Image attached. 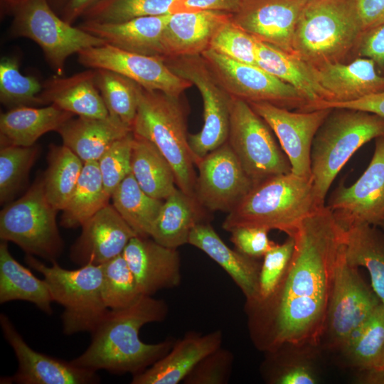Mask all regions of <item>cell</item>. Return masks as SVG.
Returning <instances> with one entry per match:
<instances>
[{
  "mask_svg": "<svg viewBox=\"0 0 384 384\" xmlns=\"http://www.w3.org/2000/svg\"><path fill=\"white\" fill-rule=\"evenodd\" d=\"M21 300L34 304L47 314L53 299L46 281L36 277L11 255L8 242L0 244V303Z\"/></svg>",
  "mask_w": 384,
  "mask_h": 384,
  "instance_id": "32",
  "label": "cell"
},
{
  "mask_svg": "<svg viewBox=\"0 0 384 384\" xmlns=\"http://www.w3.org/2000/svg\"><path fill=\"white\" fill-rule=\"evenodd\" d=\"M348 108L373 113L384 117V90L346 102H319L309 108V111L322 108Z\"/></svg>",
  "mask_w": 384,
  "mask_h": 384,
  "instance_id": "51",
  "label": "cell"
},
{
  "mask_svg": "<svg viewBox=\"0 0 384 384\" xmlns=\"http://www.w3.org/2000/svg\"><path fill=\"white\" fill-rule=\"evenodd\" d=\"M209 212L198 200L178 187L163 203L153 225L150 238L171 248L188 244L192 230L210 223Z\"/></svg>",
  "mask_w": 384,
  "mask_h": 384,
  "instance_id": "30",
  "label": "cell"
},
{
  "mask_svg": "<svg viewBox=\"0 0 384 384\" xmlns=\"http://www.w3.org/2000/svg\"><path fill=\"white\" fill-rule=\"evenodd\" d=\"M131 132L132 129L110 114L105 118H71L57 130L63 144L83 162L97 161L114 142Z\"/></svg>",
  "mask_w": 384,
  "mask_h": 384,
  "instance_id": "29",
  "label": "cell"
},
{
  "mask_svg": "<svg viewBox=\"0 0 384 384\" xmlns=\"http://www.w3.org/2000/svg\"><path fill=\"white\" fill-rule=\"evenodd\" d=\"M13 1H15V0H1V2L3 4V6H4V5Z\"/></svg>",
  "mask_w": 384,
  "mask_h": 384,
  "instance_id": "57",
  "label": "cell"
},
{
  "mask_svg": "<svg viewBox=\"0 0 384 384\" xmlns=\"http://www.w3.org/2000/svg\"><path fill=\"white\" fill-rule=\"evenodd\" d=\"M95 70V82L109 114L132 130L140 85L116 72L106 69Z\"/></svg>",
  "mask_w": 384,
  "mask_h": 384,
  "instance_id": "38",
  "label": "cell"
},
{
  "mask_svg": "<svg viewBox=\"0 0 384 384\" xmlns=\"http://www.w3.org/2000/svg\"><path fill=\"white\" fill-rule=\"evenodd\" d=\"M269 230L258 227L233 230L230 240L240 252L252 258L263 257L276 243L268 237Z\"/></svg>",
  "mask_w": 384,
  "mask_h": 384,
  "instance_id": "48",
  "label": "cell"
},
{
  "mask_svg": "<svg viewBox=\"0 0 384 384\" xmlns=\"http://www.w3.org/2000/svg\"><path fill=\"white\" fill-rule=\"evenodd\" d=\"M95 69L73 75L54 77L43 85L39 97L45 104H53L78 117L105 118L108 111L95 82Z\"/></svg>",
  "mask_w": 384,
  "mask_h": 384,
  "instance_id": "27",
  "label": "cell"
},
{
  "mask_svg": "<svg viewBox=\"0 0 384 384\" xmlns=\"http://www.w3.org/2000/svg\"><path fill=\"white\" fill-rule=\"evenodd\" d=\"M220 330L201 335L189 332L174 343L169 351L144 371L134 375L132 384H177L222 343Z\"/></svg>",
  "mask_w": 384,
  "mask_h": 384,
  "instance_id": "22",
  "label": "cell"
},
{
  "mask_svg": "<svg viewBox=\"0 0 384 384\" xmlns=\"http://www.w3.org/2000/svg\"><path fill=\"white\" fill-rule=\"evenodd\" d=\"M325 206L318 198L313 178L289 172L270 177L252 186L228 213L222 227L278 230L291 236L302 220Z\"/></svg>",
  "mask_w": 384,
  "mask_h": 384,
  "instance_id": "3",
  "label": "cell"
},
{
  "mask_svg": "<svg viewBox=\"0 0 384 384\" xmlns=\"http://www.w3.org/2000/svg\"><path fill=\"white\" fill-rule=\"evenodd\" d=\"M356 55L372 60L378 72L384 75V23L363 32Z\"/></svg>",
  "mask_w": 384,
  "mask_h": 384,
  "instance_id": "49",
  "label": "cell"
},
{
  "mask_svg": "<svg viewBox=\"0 0 384 384\" xmlns=\"http://www.w3.org/2000/svg\"><path fill=\"white\" fill-rule=\"evenodd\" d=\"M39 153L36 146H1L0 201H10L26 180Z\"/></svg>",
  "mask_w": 384,
  "mask_h": 384,
  "instance_id": "43",
  "label": "cell"
},
{
  "mask_svg": "<svg viewBox=\"0 0 384 384\" xmlns=\"http://www.w3.org/2000/svg\"><path fill=\"white\" fill-rule=\"evenodd\" d=\"M167 313L163 300L145 295L127 308L109 310L91 332L87 348L71 363L116 374L134 375L144 371L166 354L174 342L144 343L139 337L140 329L148 323L163 321Z\"/></svg>",
  "mask_w": 384,
  "mask_h": 384,
  "instance_id": "2",
  "label": "cell"
},
{
  "mask_svg": "<svg viewBox=\"0 0 384 384\" xmlns=\"http://www.w3.org/2000/svg\"><path fill=\"white\" fill-rule=\"evenodd\" d=\"M74 114L53 104L19 106L0 115L1 146H31L43 134L56 131Z\"/></svg>",
  "mask_w": 384,
  "mask_h": 384,
  "instance_id": "31",
  "label": "cell"
},
{
  "mask_svg": "<svg viewBox=\"0 0 384 384\" xmlns=\"http://www.w3.org/2000/svg\"><path fill=\"white\" fill-rule=\"evenodd\" d=\"M277 384H315L317 378L312 369L306 364L298 363L283 369L274 379Z\"/></svg>",
  "mask_w": 384,
  "mask_h": 384,
  "instance_id": "53",
  "label": "cell"
},
{
  "mask_svg": "<svg viewBox=\"0 0 384 384\" xmlns=\"http://www.w3.org/2000/svg\"><path fill=\"white\" fill-rule=\"evenodd\" d=\"M100 265L102 297L108 309L127 308L143 296L122 254Z\"/></svg>",
  "mask_w": 384,
  "mask_h": 384,
  "instance_id": "40",
  "label": "cell"
},
{
  "mask_svg": "<svg viewBox=\"0 0 384 384\" xmlns=\"http://www.w3.org/2000/svg\"><path fill=\"white\" fill-rule=\"evenodd\" d=\"M363 381L370 384H384V348L375 366L364 371Z\"/></svg>",
  "mask_w": 384,
  "mask_h": 384,
  "instance_id": "55",
  "label": "cell"
},
{
  "mask_svg": "<svg viewBox=\"0 0 384 384\" xmlns=\"http://www.w3.org/2000/svg\"><path fill=\"white\" fill-rule=\"evenodd\" d=\"M346 230L324 206L291 235L293 253L275 293L247 304L254 341L264 350L315 346L326 330L335 268Z\"/></svg>",
  "mask_w": 384,
  "mask_h": 384,
  "instance_id": "1",
  "label": "cell"
},
{
  "mask_svg": "<svg viewBox=\"0 0 384 384\" xmlns=\"http://www.w3.org/2000/svg\"><path fill=\"white\" fill-rule=\"evenodd\" d=\"M378 226L381 228L382 231L384 233V218H383V219L381 220V222L380 223V224H379Z\"/></svg>",
  "mask_w": 384,
  "mask_h": 384,
  "instance_id": "58",
  "label": "cell"
},
{
  "mask_svg": "<svg viewBox=\"0 0 384 384\" xmlns=\"http://www.w3.org/2000/svg\"><path fill=\"white\" fill-rule=\"evenodd\" d=\"M384 135V117L366 111L331 108L311 149V171L319 200L325 204L334 180L353 154Z\"/></svg>",
  "mask_w": 384,
  "mask_h": 384,
  "instance_id": "6",
  "label": "cell"
},
{
  "mask_svg": "<svg viewBox=\"0 0 384 384\" xmlns=\"http://www.w3.org/2000/svg\"><path fill=\"white\" fill-rule=\"evenodd\" d=\"M363 32L384 23V0H354Z\"/></svg>",
  "mask_w": 384,
  "mask_h": 384,
  "instance_id": "52",
  "label": "cell"
},
{
  "mask_svg": "<svg viewBox=\"0 0 384 384\" xmlns=\"http://www.w3.org/2000/svg\"><path fill=\"white\" fill-rule=\"evenodd\" d=\"M133 132L114 142L97 161L104 188L112 193L122 180L131 173Z\"/></svg>",
  "mask_w": 384,
  "mask_h": 384,
  "instance_id": "46",
  "label": "cell"
},
{
  "mask_svg": "<svg viewBox=\"0 0 384 384\" xmlns=\"http://www.w3.org/2000/svg\"><path fill=\"white\" fill-rule=\"evenodd\" d=\"M3 7L13 16L11 33L37 43L58 76L69 56L106 43L59 17L48 0H15Z\"/></svg>",
  "mask_w": 384,
  "mask_h": 384,
  "instance_id": "8",
  "label": "cell"
},
{
  "mask_svg": "<svg viewBox=\"0 0 384 384\" xmlns=\"http://www.w3.org/2000/svg\"><path fill=\"white\" fill-rule=\"evenodd\" d=\"M50 6L55 10V11L61 12L65 4L69 0H48Z\"/></svg>",
  "mask_w": 384,
  "mask_h": 384,
  "instance_id": "56",
  "label": "cell"
},
{
  "mask_svg": "<svg viewBox=\"0 0 384 384\" xmlns=\"http://www.w3.org/2000/svg\"><path fill=\"white\" fill-rule=\"evenodd\" d=\"M178 76L189 81L200 92L203 102V125L188 134L195 165L208 153L228 142L233 97L214 76L201 55L164 58Z\"/></svg>",
  "mask_w": 384,
  "mask_h": 384,
  "instance_id": "10",
  "label": "cell"
},
{
  "mask_svg": "<svg viewBox=\"0 0 384 384\" xmlns=\"http://www.w3.org/2000/svg\"><path fill=\"white\" fill-rule=\"evenodd\" d=\"M132 132L158 148L174 170L177 187L195 197L197 175L188 143L186 110L181 97L140 86Z\"/></svg>",
  "mask_w": 384,
  "mask_h": 384,
  "instance_id": "5",
  "label": "cell"
},
{
  "mask_svg": "<svg viewBox=\"0 0 384 384\" xmlns=\"http://www.w3.org/2000/svg\"><path fill=\"white\" fill-rule=\"evenodd\" d=\"M242 0H175L171 14L177 12H195L215 11L235 14Z\"/></svg>",
  "mask_w": 384,
  "mask_h": 384,
  "instance_id": "50",
  "label": "cell"
},
{
  "mask_svg": "<svg viewBox=\"0 0 384 384\" xmlns=\"http://www.w3.org/2000/svg\"><path fill=\"white\" fill-rule=\"evenodd\" d=\"M375 141L366 171L353 184L340 183L327 205L345 230L363 224L377 227L384 218V135Z\"/></svg>",
  "mask_w": 384,
  "mask_h": 384,
  "instance_id": "14",
  "label": "cell"
},
{
  "mask_svg": "<svg viewBox=\"0 0 384 384\" xmlns=\"http://www.w3.org/2000/svg\"><path fill=\"white\" fill-rule=\"evenodd\" d=\"M70 248L72 261L80 265H102L122 254L129 240L138 236L116 210L107 204L85 221Z\"/></svg>",
  "mask_w": 384,
  "mask_h": 384,
  "instance_id": "20",
  "label": "cell"
},
{
  "mask_svg": "<svg viewBox=\"0 0 384 384\" xmlns=\"http://www.w3.org/2000/svg\"><path fill=\"white\" fill-rule=\"evenodd\" d=\"M232 15L215 11L171 14L162 35L163 58L201 55Z\"/></svg>",
  "mask_w": 384,
  "mask_h": 384,
  "instance_id": "24",
  "label": "cell"
},
{
  "mask_svg": "<svg viewBox=\"0 0 384 384\" xmlns=\"http://www.w3.org/2000/svg\"><path fill=\"white\" fill-rule=\"evenodd\" d=\"M83 165L84 162L65 145L50 146L48 168L42 176L46 198L58 211L65 206Z\"/></svg>",
  "mask_w": 384,
  "mask_h": 384,
  "instance_id": "37",
  "label": "cell"
},
{
  "mask_svg": "<svg viewBox=\"0 0 384 384\" xmlns=\"http://www.w3.org/2000/svg\"><path fill=\"white\" fill-rule=\"evenodd\" d=\"M43 85L33 77L23 75L14 57H4L0 62V100L11 108L43 105L39 95Z\"/></svg>",
  "mask_w": 384,
  "mask_h": 384,
  "instance_id": "42",
  "label": "cell"
},
{
  "mask_svg": "<svg viewBox=\"0 0 384 384\" xmlns=\"http://www.w3.org/2000/svg\"><path fill=\"white\" fill-rule=\"evenodd\" d=\"M0 325L4 338L18 361V369L11 381L19 384H93L100 382L95 370L32 349L4 313L0 314Z\"/></svg>",
  "mask_w": 384,
  "mask_h": 384,
  "instance_id": "18",
  "label": "cell"
},
{
  "mask_svg": "<svg viewBox=\"0 0 384 384\" xmlns=\"http://www.w3.org/2000/svg\"><path fill=\"white\" fill-rule=\"evenodd\" d=\"M307 1L242 0L232 20L257 40L293 53L295 29Z\"/></svg>",
  "mask_w": 384,
  "mask_h": 384,
  "instance_id": "19",
  "label": "cell"
},
{
  "mask_svg": "<svg viewBox=\"0 0 384 384\" xmlns=\"http://www.w3.org/2000/svg\"><path fill=\"white\" fill-rule=\"evenodd\" d=\"M131 173L141 188L150 196L164 201L177 188L174 170L158 148L134 134Z\"/></svg>",
  "mask_w": 384,
  "mask_h": 384,
  "instance_id": "33",
  "label": "cell"
},
{
  "mask_svg": "<svg viewBox=\"0 0 384 384\" xmlns=\"http://www.w3.org/2000/svg\"><path fill=\"white\" fill-rule=\"evenodd\" d=\"M188 244L201 250L218 263L240 289L247 303L256 301L261 265L255 258L229 247L210 223L196 225L190 233Z\"/></svg>",
  "mask_w": 384,
  "mask_h": 384,
  "instance_id": "26",
  "label": "cell"
},
{
  "mask_svg": "<svg viewBox=\"0 0 384 384\" xmlns=\"http://www.w3.org/2000/svg\"><path fill=\"white\" fill-rule=\"evenodd\" d=\"M380 304L358 267L347 261L343 244L336 265L326 326L334 344L341 348Z\"/></svg>",
  "mask_w": 384,
  "mask_h": 384,
  "instance_id": "13",
  "label": "cell"
},
{
  "mask_svg": "<svg viewBox=\"0 0 384 384\" xmlns=\"http://www.w3.org/2000/svg\"><path fill=\"white\" fill-rule=\"evenodd\" d=\"M170 14L139 17L119 23L84 21L78 27L119 49L164 58L162 35Z\"/></svg>",
  "mask_w": 384,
  "mask_h": 384,
  "instance_id": "23",
  "label": "cell"
},
{
  "mask_svg": "<svg viewBox=\"0 0 384 384\" xmlns=\"http://www.w3.org/2000/svg\"><path fill=\"white\" fill-rule=\"evenodd\" d=\"M175 0H100L82 16L84 21L119 23L133 18L167 15Z\"/></svg>",
  "mask_w": 384,
  "mask_h": 384,
  "instance_id": "41",
  "label": "cell"
},
{
  "mask_svg": "<svg viewBox=\"0 0 384 384\" xmlns=\"http://www.w3.org/2000/svg\"><path fill=\"white\" fill-rule=\"evenodd\" d=\"M194 196L208 211L230 212L254 186L228 142L196 164Z\"/></svg>",
  "mask_w": 384,
  "mask_h": 384,
  "instance_id": "16",
  "label": "cell"
},
{
  "mask_svg": "<svg viewBox=\"0 0 384 384\" xmlns=\"http://www.w3.org/2000/svg\"><path fill=\"white\" fill-rule=\"evenodd\" d=\"M110 199L112 205L138 236L150 237L164 201L146 193L132 173L117 186Z\"/></svg>",
  "mask_w": 384,
  "mask_h": 384,
  "instance_id": "36",
  "label": "cell"
},
{
  "mask_svg": "<svg viewBox=\"0 0 384 384\" xmlns=\"http://www.w3.org/2000/svg\"><path fill=\"white\" fill-rule=\"evenodd\" d=\"M209 48L233 60L257 65L255 37L234 23L232 17L215 33Z\"/></svg>",
  "mask_w": 384,
  "mask_h": 384,
  "instance_id": "44",
  "label": "cell"
},
{
  "mask_svg": "<svg viewBox=\"0 0 384 384\" xmlns=\"http://www.w3.org/2000/svg\"><path fill=\"white\" fill-rule=\"evenodd\" d=\"M269 125L287 156L292 172L311 178V149L314 136L331 108L296 111L265 102H247Z\"/></svg>",
  "mask_w": 384,
  "mask_h": 384,
  "instance_id": "17",
  "label": "cell"
},
{
  "mask_svg": "<svg viewBox=\"0 0 384 384\" xmlns=\"http://www.w3.org/2000/svg\"><path fill=\"white\" fill-rule=\"evenodd\" d=\"M100 0H69L61 14V18L70 24H73L93 5Z\"/></svg>",
  "mask_w": 384,
  "mask_h": 384,
  "instance_id": "54",
  "label": "cell"
},
{
  "mask_svg": "<svg viewBox=\"0 0 384 384\" xmlns=\"http://www.w3.org/2000/svg\"><path fill=\"white\" fill-rule=\"evenodd\" d=\"M341 348L351 363L364 371L372 369L384 348V305L381 303L348 338Z\"/></svg>",
  "mask_w": 384,
  "mask_h": 384,
  "instance_id": "39",
  "label": "cell"
},
{
  "mask_svg": "<svg viewBox=\"0 0 384 384\" xmlns=\"http://www.w3.org/2000/svg\"><path fill=\"white\" fill-rule=\"evenodd\" d=\"M294 245V238L288 236L284 242L276 243L263 256L259 275L257 298L255 302L247 304L262 303L275 293L288 268Z\"/></svg>",
  "mask_w": 384,
  "mask_h": 384,
  "instance_id": "45",
  "label": "cell"
},
{
  "mask_svg": "<svg viewBox=\"0 0 384 384\" xmlns=\"http://www.w3.org/2000/svg\"><path fill=\"white\" fill-rule=\"evenodd\" d=\"M57 213L46 198L40 176L22 197L1 210L0 238L15 243L27 255L56 261L63 249Z\"/></svg>",
  "mask_w": 384,
  "mask_h": 384,
  "instance_id": "9",
  "label": "cell"
},
{
  "mask_svg": "<svg viewBox=\"0 0 384 384\" xmlns=\"http://www.w3.org/2000/svg\"><path fill=\"white\" fill-rule=\"evenodd\" d=\"M122 255L142 295L151 296L181 283V259L175 248L164 246L150 237L135 236L127 243Z\"/></svg>",
  "mask_w": 384,
  "mask_h": 384,
  "instance_id": "21",
  "label": "cell"
},
{
  "mask_svg": "<svg viewBox=\"0 0 384 384\" xmlns=\"http://www.w3.org/2000/svg\"><path fill=\"white\" fill-rule=\"evenodd\" d=\"M228 143L254 185L292 171L269 125L247 102L234 97Z\"/></svg>",
  "mask_w": 384,
  "mask_h": 384,
  "instance_id": "11",
  "label": "cell"
},
{
  "mask_svg": "<svg viewBox=\"0 0 384 384\" xmlns=\"http://www.w3.org/2000/svg\"><path fill=\"white\" fill-rule=\"evenodd\" d=\"M314 67L319 82L331 96L330 102L353 101L384 90V75L369 58Z\"/></svg>",
  "mask_w": 384,
  "mask_h": 384,
  "instance_id": "25",
  "label": "cell"
},
{
  "mask_svg": "<svg viewBox=\"0 0 384 384\" xmlns=\"http://www.w3.org/2000/svg\"><path fill=\"white\" fill-rule=\"evenodd\" d=\"M233 356L220 347L201 360L184 379L189 384H222L231 370Z\"/></svg>",
  "mask_w": 384,
  "mask_h": 384,
  "instance_id": "47",
  "label": "cell"
},
{
  "mask_svg": "<svg viewBox=\"0 0 384 384\" xmlns=\"http://www.w3.org/2000/svg\"><path fill=\"white\" fill-rule=\"evenodd\" d=\"M363 31L354 0H308L299 16L293 54L313 66L357 58Z\"/></svg>",
  "mask_w": 384,
  "mask_h": 384,
  "instance_id": "4",
  "label": "cell"
},
{
  "mask_svg": "<svg viewBox=\"0 0 384 384\" xmlns=\"http://www.w3.org/2000/svg\"><path fill=\"white\" fill-rule=\"evenodd\" d=\"M255 41L257 65L299 92L307 102L302 111L319 102L331 101L330 95L319 82L313 65L293 53L257 38Z\"/></svg>",
  "mask_w": 384,
  "mask_h": 384,
  "instance_id": "28",
  "label": "cell"
},
{
  "mask_svg": "<svg viewBox=\"0 0 384 384\" xmlns=\"http://www.w3.org/2000/svg\"><path fill=\"white\" fill-rule=\"evenodd\" d=\"M78 55V61L90 69L116 72L146 90L181 97L193 86L175 74L161 57L132 53L107 43L81 50Z\"/></svg>",
  "mask_w": 384,
  "mask_h": 384,
  "instance_id": "15",
  "label": "cell"
},
{
  "mask_svg": "<svg viewBox=\"0 0 384 384\" xmlns=\"http://www.w3.org/2000/svg\"><path fill=\"white\" fill-rule=\"evenodd\" d=\"M110 199L97 161L84 162L78 182L62 210L60 225L65 228L81 227L109 204Z\"/></svg>",
  "mask_w": 384,
  "mask_h": 384,
  "instance_id": "35",
  "label": "cell"
},
{
  "mask_svg": "<svg viewBox=\"0 0 384 384\" xmlns=\"http://www.w3.org/2000/svg\"><path fill=\"white\" fill-rule=\"evenodd\" d=\"M220 84L232 96L247 102H265L302 111L306 101L290 85L257 65L233 60L208 48L202 54Z\"/></svg>",
  "mask_w": 384,
  "mask_h": 384,
  "instance_id": "12",
  "label": "cell"
},
{
  "mask_svg": "<svg viewBox=\"0 0 384 384\" xmlns=\"http://www.w3.org/2000/svg\"><path fill=\"white\" fill-rule=\"evenodd\" d=\"M344 253L351 265L368 270L372 289L384 305V233L367 224L346 230Z\"/></svg>",
  "mask_w": 384,
  "mask_h": 384,
  "instance_id": "34",
  "label": "cell"
},
{
  "mask_svg": "<svg viewBox=\"0 0 384 384\" xmlns=\"http://www.w3.org/2000/svg\"><path fill=\"white\" fill-rule=\"evenodd\" d=\"M25 262L43 276L53 302L63 307L61 318L65 334L92 332L110 310L102 297L101 265L87 264L70 270L56 261L48 266L27 254Z\"/></svg>",
  "mask_w": 384,
  "mask_h": 384,
  "instance_id": "7",
  "label": "cell"
}]
</instances>
